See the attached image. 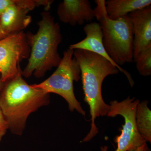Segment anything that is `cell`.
Instances as JSON below:
<instances>
[{"label":"cell","instance_id":"1","mask_svg":"<svg viewBox=\"0 0 151 151\" xmlns=\"http://www.w3.org/2000/svg\"><path fill=\"white\" fill-rule=\"evenodd\" d=\"M73 56L81 69L84 100L89 105L91 117L90 131L81 141L86 142L99 133L95 120L107 116L110 110V105L104 102L102 96L103 81L108 76L118 74L119 70L105 58L91 52L74 50Z\"/></svg>","mask_w":151,"mask_h":151},{"label":"cell","instance_id":"2","mask_svg":"<svg viewBox=\"0 0 151 151\" xmlns=\"http://www.w3.org/2000/svg\"><path fill=\"white\" fill-rule=\"evenodd\" d=\"M50 102V94L28 84L22 72L4 82L0 92V107L9 130L17 136L23 134L30 115Z\"/></svg>","mask_w":151,"mask_h":151},{"label":"cell","instance_id":"3","mask_svg":"<svg viewBox=\"0 0 151 151\" xmlns=\"http://www.w3.org/2000/svg\"><path fill=\"white\" fill-rule=\"evenodd\" d=\"M41 17L37 23V32L26 33L30 53L27 64L22 71V75L25 78L32 75L37 78H42L47 71L57 67L62 59L58 52L63 40L59 24L49 11L42 12Z\"/></svg>","mask_w":151,"mask_h":151},{"label":"cell","instance_id":"4","mask_svg":"<svg viewBox=\"0 0 151 151\" xmlns=\"http://www.w3.org/2000/svg\"><path fill=\"white\" fill-rule=\"evenodd\" d=\"M105 2L95 1V18L100 22L105 50L113 62L121 66L134 61L133 25L128 15L116 20L109 18Z\"/></svg>","mask_w":151,"mask_h":151},{"label":"cell","instance_id":"5","mask_svg":"<svg viewBox=\"0 0 151 151\" xmlns=\"http://www.w3.org/2000/svg\"><path fill=\"white\" fill-rule=\"evenodd\" d=\"M80 78V66L73 56V50L68 48L63 52L61 61L53 73L42 82L32 85L48 94H58L67 102L70 111H76L85 116L86 112L76 97L73 90V82Z\"/></svg>","mask_w":151,"mask_h":151},{"label":"cell","instance_id":"6","mask_svg":"<svg viewBox=\"0 0 151 151\" xmlns=\"http://www.w3.org/2000/svg\"><path fill=\"white\" fill-rule=\"evenodd\" d=\"M139 99L130 96L121 102L113 100L110 102V110L107 116L115 117L119 115L124 119L125 123L120 131L121 135L115 137L114 141L117 143L116 151H135L147 143L137 129L135 121L137 107ZM108 147H101V151H107Z\"/></svg>","mask_w":151,"mask_h":151},{"label":"cell","instance_id":"7","mask_svg":"<svg viewBox=\"0 0 151 151\" xmlns=\"http://www.w3.org/2000/svg\"><path fill=\"white\" fill-rule=\"evenodd\" d=\"M30 48L24 31L12 34L0 40V74L3 82L22 72L19 63L28 59Z\"/></svg>","mask_w":151,"mask_h":151},{"label":"cell","instance_id":"8","mask_svg":"<svg viewBox=\"0 0 151 151\" xmlns=\"http://www.w3.org/2000/svg\"><path fill=\"white\" fill-rule=\"evenodd\" d=\"M128 16L133 25V59L135 62L151 47V6L134 11Z\"/></svg>","mask_w":151,"mask_h":151},{"label":"cell","instance_id":"9","mask_svg":"<svg viewBox=\"0 0 151 151\" xmlns=\"http://www.w3.org/2000/svg\"><path fill=\"white\" fill-rule=\"evenodd\" d=\"M84 30L86 37L79 42L70 45L68 48L73 50L80 49L87 50L105 58L117 67L119 71L126 75L130 85L133 87L134 82L131 74L113 62L105 50L103 43V33L100 24L96 22H91L84 27Z\"/></svg>","mask_w":151,"mask_h":151},{"label":"cell","instance_id":"10","mask_svg":"<svg viewBox=\"0 0 151 151\" xmlns=\"http://www.w3.org/2000/svg\"><path fill=\"white\" fill-rule=\"evenodd\" d=\"M57 13L60 21L72 26L91 22L95 16L88 0H64L60 3Z\"/></svg>","mask_w":151,"mask_h":151},{"label":"cell","instance_id":"11","mask_svg":"<svg viewBox=\"0 0 151 151\" xmlns=\"http://www.w3.org/2000/svg\"><path fill=\"white\" fill-rule=\"evenodd\" d=\"M30 11L20 5L17 0H12V4L0 16L3 30L8 35L24 31L32 21L28 14Z\"/></svg>","mask_w":151,"mask_h":151},{"label":"cell","instance_id":"12","mask_svg":"<svg viewBox=\"0 0 151 151\" xmlns=\"http://www.w3.org/2000/svg\"><path fill=\"white\" fill-rule=\"evenodd\" d=\"M151 4V0H108L105 2L107 14L112 20L118 19Z\"/></svg>","mask_w":151,"mask_h":151},{"label":"cell","instance_id":"13","mask_svg":"<svg viewBox=\"0 0 151 151\" xmlns=\"http://www.w3.org/2000/svg\"><path fill=\"white\" fill-rule=\"evenodd\" d=\"M149 101L143 100L138 103L135 115L138 131L146 142L151 143V111L148 107Z\"/></svg>","mask_w":151,"mask_h":151},{"label":"cell","instance_id":"14","mask_svg":"<svg viewBox=\"0 0 151 151\" xmlns=\"http://www.w3.org/2000/svg\"><path fill=\"white\" fill-rule=\"evenodd\" d=\"M138 72L141 75H151V47L145 50L135 62Z\"/></svg>","mask_w":151,"mask_h":151},{"label":"cell","instance_id":"15","mask_svg":"<svg viewBox=\"0 0 151 151\" xmlns=\"http://www.w3.org/2000/svg\"><path fill=\"white\" fill-rule=\"evenodd\" d=\"M8 130V124L0 107V142Z\"/></svg>","mask_w":151,"mask_h":151},{"label":"cell","instance_id":"16","mask_svg":"<svg viewBox=\"0 0 151 151\" xmlns=\"http://www.w3.org/2000/svg\"><path fill=\"white\" fill-rule=\"evenodd\" d=\"M12 4V0H0V16Z\"/></svg>","mask_w":151,"mask_h":151},{"label":"cell","instance_id":"17","mask_svg":"<svg viewBox=\"0 0 151 151\" xmlns=\"http://www.w3.org/2000/svg\"><path fill=\"white\" fill-rule=\"evenodd\" d=\"M135 151H150V149L147 143H146L138 148Z\"/></svg>","mask_w":151,"mask_h":151},{"label":"cell","instance_id":"18","mask_svg":"<svg viewBox=\"0 0 151 151\" xmlns=\"http://www.w3.org/2000/svg\"><path fill=\"white\" fill-rule=\"evenodd\" d=\"M7 35H8L3 30V29L2 28L1 26V25L0 24V40L5 37Z\"/></svg>","mask_w":151,"mask_h":151},{"label":"cell","instance_id":"19","mask_svg":"<svg viewBox=\"0 0 151 151\" xmlns=\"http://www.w3.org/2000/svg\"><path fill=\"white\" fill-rule=\"evenodd\" d=\"M4 84V82H3L2 81L1 74H0V92H1L2 89Z\"/></svg>","mask_w":151,"mask_h":151}]
</instances>
